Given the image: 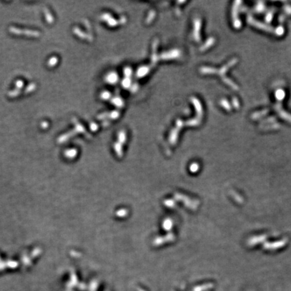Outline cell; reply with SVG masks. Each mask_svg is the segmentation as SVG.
I'll list each match as a JSON object with an SVG mask.
<instances>
[{
    "mask_svg": "<svg viewBox=\"0 0 291 291\" xmlns=\"http://www.w3.org/2000/svg\"><path fill=\"white\" fill-rule=\"evenodd\" d=\"M10 31L12 32V33L16 34H25V35L27 36H40V33L37 31H33V30H21L19 29V28H14V27H10L9 29Z\"/></svg>",
    "mask_w": 291,
    "mask_h": 291,
    "instance_id": "obj_1",
    "label": "cell"
},
{
    "mask_svg": "<svg viewBox=\"0 0 291 291\" xmlns=\"http://www.w3.org/2000/svg\"><path fill=\"white\" fill-rule=\"evenodd\" d=\"M74 33H75L76 34H77V35L78 36L81 37V38H82V39H88V38H87V37H88V36H87L86 34H85L84 33H83V32L80 31V30L79 29V28H75L74 29Z\"/></svg>",
    "mask_w": 291,
    "mask_h": 291,
    "instance_id": "obj_2",
    "label": "cell"
},
{
    "mask_svg": "<svg viewBox=\"0 0 291 291\" xmlns=\"http://www.w3.org/2000/svg\"><path fill=\"white\" fill-rule=\"evenodd\" d=\"M58 62V60L56 57H53L50 59L49 62H48V65L49 67H53L57 64V63Z\"/></svg>",
    "mask_w": 291,
    "mask_h": 291,
    "instance_id": "obj_3",
    "label": "cell"
},
{
    "mask_svg": "<svg viewBox=\"0 0 291 291\" xmlns=\"http://www.w3.org/2000/svg\"><path fill=\"white\" fill-rule=\"evenodd\" d=\"M45 16H46V19H47V20L48 22H49V23H52V22H53V17H52L51 14H50V12H49V11H48L47 10H45Z\"/></svg>",
    "mask_w": 291,
    "mask_h": 291,
    "instance_id": "obj_4",
    "label": "cell"
},
{
    "mask_svg": "<svg viewBox=\"0 0 291 291\" xmlns=\"http://www.w3.org/2000/svg\"><path fill=\"white\" fill-rule=\"evenodd\" d=\"M20 93V91L19 90H14L9 92L8 95H9L10 97H16V96H18Z\"/></svg>",
    "mask_w": 291,
    "mask_h": 291,
    "instance_id": "obj_5",
    "label": "cell"
},
{
    "mask_svg": "<svg viewBox=\"0 0 291 291\" xmlns=\"http://www.w3.org/2000/svg\"><path fill=\"white\" fill-rule=\"evenodd\" d=\"M36 88V85L34 84H30L28 85V86L25 90L26 93H30V92L33 91Z\"/></svg>",
    "mask_w": 291,
    "mask_h": 291,
    "instance_id": "obj_6",
    "label": "cell"
},
{
    "mask_svg": "<svg viewBox=\"0 0 291 291\" xmlns=\"http://www.w3.org/2000/svg\"><path fill=\"white\" fill-rule=\"evenodd\" d=\"M23 85H24V82H22V80H18L16 82V88L18 89L22 88Z\"/></svg>",
    "mask_w": 291,
    "mask_h": 291,
    "instance_id": "obj_7",
    "label": "cell"
},
{
    "mask_svg": "<svg viewBox=\"0 0 291 291\" xmlns=\"http://www.w3.org/2000/svg\"><path fill=\"white\" fill-rule=\"evenodd\" d=\"M116 80V76L113 75V74H111V75H109L107 78V80L110 82H113Z\"/></svg>",
    "mask_w": 291,
    "mask_h": 291,
    "instance_id": "obj_8",
    "label": "cell"
},
{
    "mask_svg": "<svg viewBox=\"0 0 291 291\" xmlns=\"http://www.w3.org/2000/svg\"><path fill=\"white\" fill-rule=\"evenodd\" d=\"M90 129H91V130H93V131H95V130H97V129L98 128V126L96 125V123H91L90 125Z\"/></svg>",
    "mask_w": 291,
    "mask_h": 291,
    "instance_id": "obj_9",
    "label": "cell"
},
{
    "mask_svg": "<svg viewBox=\"0 0 291 291\" xmlns=\"http://www.w3.org/2000/svg\"><path fill=\"white\" fill-rule=\"evenodd\" d=\"M101 97L102 98H104V99H107V98H108L109 97V94L108 93H103L102 94Z\"/></svg>",
    "mask_w": 291,
    "mask_h": 291,
    "instance_id": "obj_10",
    "label": "cell"
},
{
    "mask_svg": "<svg viewBox=\"0 0 291 291\" xmlns=\"http://www.w3.org/2000/svg\"><path fill=\"white\" fill-rule=\"evenodd\" d=\"M41 124H42V125H41V126H42V127H43V128H47V127L48 126H49V124H48L47 122H46V121L42 122V123H41Z\"/></svg>",
    "mask_w": 291,
    "mask_h": 291,
    "instance_id": "obj_11",
    "label": "cell"
}]
</instances>
